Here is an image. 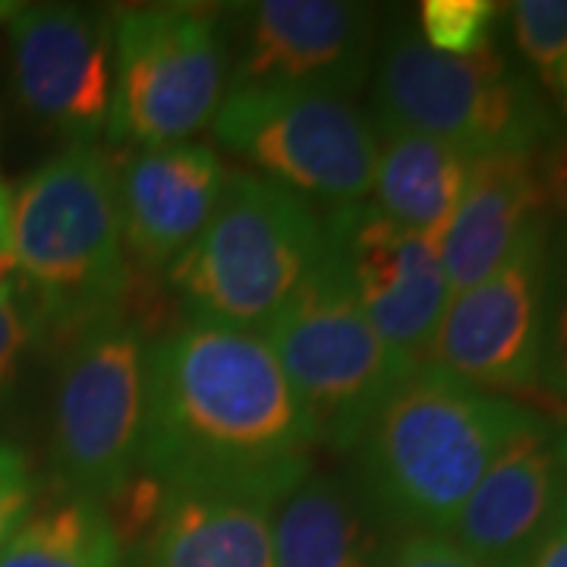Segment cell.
I'll list each match as a JSON object with an SVG mask.
<instances>
[{"mask_svg":"<svg viewBox=\"0 0 567 567\" xmlns=\"http://www.w3.org/2000/svg\"><path fill=\"white\" fill-rule=\"evenodd\" d=\"M227 95V41L218 10L148 3L114 17V99L107 140L130 148L189 142Z\"/></svg>","mask_w":567,"mask_h":567,"instance_id":"7","label":"cell"},{"mask_svg":"<svg viewBox=\"0 0 567 567\" xmlns=\"http://www.w3.org/2000/svg\"><path fill=\"white\" fill-rule=\"evenodd\" d=\"M136 567H278L275 507L230 495L164 492Z\"/></svg>","mask_w":567,"mask_h":567,"instance_id":"17","label":"cell"},{"mask_svg":"<svg viewBox=\"0 0 567 567\" xmlns=\"http://www.w3.org/2000/svg\"><path fill=\"white\" fill-rule=\"evenodd\" d=\"M0 183H3V181H0Z\"/></svg>","mask_w":567,"mask_h":567,"instance_id":"31","label":"cell"},{"mask_svg":"<svg viewBox=\"0 0 567 567\" xmlns=\"http://www.w3.org/2000/svg\"><path fill=\"white\" fill-rule=\"evenodd\" d=\"M0 567H126V548L104 505L63 498L25 517L0 548Z\"/></svg>","mask_w":567,"mask_h":567,"instance_id":"20","label":"cell"},{"mask_svg":"<svg viewBox=\"0 0 567 567\" xmlns=\"http://www.w3.org/2000/svg\"><path fill=\"white\" fill-rule=\"evenodd\" d=\"M324 256L303 196L262 174H230L203 234L167 268L189 322L265 331Z\"/></svg>","mask_w":567,"mask_h":567,"instance_id":"4","label":"cell"},{"mask_svg":"<svg viewBox=\"0 0 567 567\" xmlns=\"http://www.w3.org/2000/svg\"><path fill=\"white\" fill-rule=\"evenodd\" d=\"M32 324H35V316L22 300L20 284L13 278L0 284V394L17 375L22 350L32 341Z\"/></svg>","mask_w":567,"mask_h":567,"instance_id":"26","label":"cell"},{"mask_svg":"<svg viewBox=\"0 0 567 567\" xmlns=\"http://www.w3.org/2000/svg\"><path fill=\"white\" fill-rule=\"evenodd\" d=\"M379 536L357 488L309 476L275 507L278 567H375Z\"/></svg>","mask_w":567,"mask_h":567,"instance_id":"19","label":"cell"},{"mask_svg":"<svg viewBox=\"0 0 567 567\" xmlns=\"http://www.w3.org/2000/svg\"><path fill=\"white\" fill-rule=\"evenodd\" d=\"M507 20L527 76L567 126V0H517L507 7Z\"/></svg>","mask_w":567,"mask_h":567,"instance_id":"21","label":"cell"},{"mask_svg":"<svg viewBox=\"0 0 567 567\" xmlns=\"http://www.w3.org/2000/svg\"><path fill=\"white\" fill-rule=\"evenodd\" d=\"M375 567H486L480 565L466 548H461L447 533H423L406 529L398 533L379 551Z\"/></svg>","mask_w":567,"mask_h":567,"instance_id":"23","label":"cell"},{"mask_svg":"<svg viewBox=\"0 0 567 567\" xmlns=\"http://www.w3.org/2000/svg\"><path fill=\"white\" fill-rule=\"evenodd\" d=\"M546 203L536 155L473 158L461 205L439 240L451 297L498 271L517 240L543 218Z\"/></svg>","mask_w":567,"mask_h":567,"instance_id":"16","label":"cell"},{"mask_svg":"<svg viewBox=\"0 0 567 567\" xmlns=\"http://www.w3.org/2000/svg\"><path fill=\"white\" fill-rule=\"evenodd\" d=\"M514 567H567V505L546 529V536Z\"/></svg>","mask_w":567,"mask_h":567,"instance_id":"27","label":"cell"},{"mask_svg":"<svg viewBox=\"0 0 567 567\" xmlns=\"http://www.w3.org/2000/svg\"><path fill=\"white\" fill-rule=\"evenodd\" d=\"M230 171L203 142L133 148L114 164L126 265L158 275L203 234Z\"/></svg>","mask_w":567,"mask_h":567,"instance_id":"14","label":"cell"},{"mask_svg":"<svg viewBox=\"0 0 567 567\" xmlns=\"http://www.w3.org/2000/svg\"><path fill=\"white\" fill-rule=\"evenodd\" d=\"M316 429L256 331L186 322L145 350L140 476L278 507L312 476Z\"/></svg>","mask_w":567,"mask_h":567,"instance_id":"1","label":"cell"},{"mask_svg":"<svg viewBox=\"0 0 567 567\" xmlns=\"http://www.w3.org/2000/svg\"><path fill=\"white\" fill-rule=\"evenodd\" d=\"M539 171H543V186H546L548 203H555L567 212V140L555 142L551 155H546Z\"/></svg>","mask_w":567,"mask_h":567,"instance_id":"28","label":"cell"},{"mask_svg":"<svg viewBox=\"0 0 567 567\" xmlns=\"http://www.w3.org/2000/svg\"><path fill=\"white\" fill-rule=\"evenodd\" d=\"M539 382L555 398L567 401V268L555 281H548Z\"/></svg>","mask_w":567,"mask_h":567,"instance_id":"25","label":"cell"},{"mask_svg":"<svg viewBox=\"0 0 567 567\" xmlns=\"http://www.w3.org/2000/svg\"><path fill=\"white\" fill-rule=\"evenodd\" d=\"M10 205H13V193L7 189V183H0V284L10 281V275L17 271V256H13V227H10Z\"/></svg>","mask_w":567,"mask_h":567,"instance_id":"29","label":"cell"},{"mask_svg":"<svg viewBox=\"0 0 567 567\" xmlns=\"http://www.w3.org/2000/svg\"><path fill=\"white\" fill-rule=\"evenodd\" d=\"M262 338L316 442L338 454L360 447L375 413L420 369L385 344L328 249Z\"/></svg>","mask_w":567,"mask_h":567,"instance_id":"6","label":"cell"},{"mask_svg":"<svg viewBox=\"0 0 567 567\" xmlns=\"http://www.w3.org/2000/svg\"><path fill=\"white\" fill-rule=\"evenodd\" d=\"M379 164L372 205L406 230L442 240L464 196L470 164L464 152L406 130H375Z\"/></svg>","mask_w":567,"mask_h":567,"instance_id":"18","label":"cell"},{"mask_svg":"<svg viewBox=\"0 0 567 567\" xmlns=\"http://www.w3.org/2000/svg\"><path fill=\"white\" fill-rule=\"evenodd\" d=\"M375 44V13L347 0H259L244 7V41L227 89H312L353 99Z\"/></svg>","mask_w":567,"mask_h":567,"instance_id":"13","label":"cell"},{"mask_svg":"<svg viewBox=\"0 0 567 567\" xmlns=\"http://www.w3.org/2000/svg\"><path fill=\"white\" fill-rule=\"evenodd\" d=\"M502 3L492 0H425L420 7V39L447 58H473L492 48Z\"/></svg>","mask_w":567,"mask_h":567,"instance_id":"22","label":"cell"},{"mask_svg":"<svg viewBox=\"0 0 567 567\" xmlns=\"http://www.w3.org/2000/svg\"><path fill=\"white\" fill-rule=\"evenodd\" d=\"M10 51L22 107L70 145L99 140L114 99V17L80 3L22 7Z\"/></svg>","mask_w":567,"mask_h":567,"instance_id":"12","label":"cell"},{"mask_svg":"<svg viewBox=\"0 0 567 567\" xmlns=\"http://www.w3.org/2000/svg\"><path fill=\"white\" fill-rule=\"evenodd\" d=\"M13 256L39 319L70 338L121 312L130 287L114 162L99 142L66 145L32 171L10 205Z\"/></svg>","mask_w":567,"mask_h":567,"instance_id":"3","label":"cell"},{"mask_svg":"<svg viewBox=\"0 0 567 567\" xmlns=\"http://www.w3.org/2000/svg\"><path fill=\"white\" fill-rule=\"evenodd\" d=\"M567 505V476L546 420L517 432L457 514L451 539L480 565L514 567Z\"/></svg>","mask_w":567,"mask_h":567,"instance_id":"15","label":"cell"},{"mask_svg":"<svg viewBox=\"0 0 567 567\" xmlns=\"http://www.w3.org/2000/svg\"><path fill=\"white\" fill-rule=\"evenodd\" d=\"M145 338L121 312L70 338L58 375L51 464L66 498L107 505L140 461Z\"/></svg>","mask_w":567,"mask_h":567,"instance_id":"8","label":"cell"},{"mask_svg":"<svg viewBox=\"0 0 567 567\" xmlns=\"http://www.w3.org/2000/svg\"><path fill=\"white\" fill-rule=\"evenodd\" d=\"M35 473L17 445H0V548L25 524L35 505Z\"/></svg>","mask_w":567,"mask_h":567,"instance_id":"24","label":"cell"},{"mask_svg":"<svg viewBox=\"0 0 567 567\" xmlns=\"http://www.w3.org/2000/svg\"><path fill=\"white\" fill-rule=\"evenodd\" d=\"M212 130L224 148L303 199L353 205L372 193L379 133L350 99L312 89H227Z\"/></svg>","mask_w":567,"mask_h":567,"instance_id":"9","label":"cell"},{"mask_svg":"<svg viewBox=\"0 0 567 567\" xmlns=\"http://www.w3.org/2000/svg\"><path fill=\"white\" fill-rule=\"evenodd\" d=\"M543 416L420 365L360 442V498L398 533H451L502 447Z\"/></svg>","mask_w":567,"mask_h":567,"instance_id":"2","label":"cell"},{"mask_svg":"<svg viewBox=\"0 0 567 567\" xmlns=\"http://www.w3.org/2000/svg\"><path fill=\"white\" fill-rule=\"evenodd\" d=\"M555 454H558L561 470H565V476H567V425L561 429V432H555Z\"/></svg>","mask_w":567,"mask_h":567,"instance_id":"30","label":"cell"},{"mask_svg":"<svg viewBox=\"0 0 567 567\" xmlns=\"http://www.w3.org/2000/svg\"><path fill=\"white\" fill-rule=\"evenodd\" d=\"M546 293L548 227L539 218L498 271L451 297L425 365L488 394L539 385Z\"/></svg>","mask_w":567,"mask_h":567,"instance_id":"10","label":"cell"},{"mask_svg":"<svg viewBox=\"0 0 567 567\" xmlns=\"http://www.w3.org/2000/svg\"><path fill=\"white\" fill-rule=\"evenodd\" d=\"M322 234L385 344L423 365L451 303L439 244L394 224L372 203L334 205Z\"/></svg>","mask_w":567,"mask_h":567,"instance_id":"11","label":"cell"},{"mask_svg":"<svg viewBox=\"0 0 567 567\" xmlns=\"http://www.w3.org/2000/svg\"><path fill=\"white\" fill-rule=\"evenodd\" d=\"M372 107L375 130L420 133L466 158L536 155L561 136L543 92L505 54L447 58L410 29L391 32L382 48Z\"/></svg>","mask_w":567,"mask_h":567,"instance_id":"5","label":"cell"}]
</instances>
